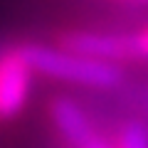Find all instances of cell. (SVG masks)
Masks as SVG:
<instances>
[{"instance_id":"2","label":"cell","mask_w":148,"mask_h":148,"mask_svg":"<svg viewBox=\"0 0 148 148\" xmlns=\"http://www.w3.org/2000/svg\"><path fill=\"white\" fill-rule=\"evenodd\" d=\"M32 89V69L25 64L20 52L0 57V119L17 116L27 104Z\"/></svg>"},{"instance_id":"6","label":"cell","mask_w":148,"mask_h":148,"mask_svg":"<svg viewBox=\"0 0 148 148\" xmlns=\"http://www.w3.org/2000/svg\"><path fill=\"white\" fill-rule=\"evenodd\" d=\"M77 148H114V146H109V143H106L104 138H101L99 133L94 131V133H91L89 138H86V141H82V143H79Z\"/></svg>"},{"instance_id":"1","label":"cell","mask_w":148,"mask_h":148,"mask_svg":"<svg viewBox=\"0 0 148 148\" xmlns=\"http://www.w3.org/2000/svg\"><path fill=\"white\" fill-rule=\"evenodd\" d=\"M25 64L32 69V74H45L59 82H72L82 86H94V89H109L119 84L121 72L114 62H101L84 54L69 52V49L45 47V45H27L17 49Z\"/></svg>"},{"instance_id":"3","label":"cell","mask_w":148,"mask_h":148,"mask_svg":"<svg viewBox=\"0 0 148 148\" xmlns=\"http://www.w3.org/2000/svg\"><path fill=\"white\" fill-rule=\"evenodd\" d=\"M64 49L84 54L101 62H116V59L138 57L136 40L123 35H101V32H69L62 37Z\"/></svg>"},{"instance_id":"5","label":"cell","mask_w":148,"mask_h":148,"mask_svg":"<svg viewBox=\"0 0 148 148\" xmlns=\"http://www.w3.org/2000/svg\"><path fill=\"white\" fill-rule=\"evenodd\" d=\"M114 148H148V131L141 123H128L119 133V143Z\"/></svg>"},{"instance_id":"4","label":"cell","mask_w":148,"mask_h":148,"mask_svg":"<svg viewBox=\"0 0 148 148\" xmlns=\"http://www.w3.org/2000/svg\"><path fill=\"white\" fill-rule=\"evenodd\" d=\"M52 119H54L57 131L62 133L74 148L94 133V128H91L86 114L74 104V101H69V99H57L52 104Z\"/></svg>"},{"instance_id":"7","label":"cell","mask_w":148,"mask_h":148,"mask_svg":"<svg viewBox=\"0 0 148 148\" xmlns=\"http://www.w3.org/2000/svg\"><path fill=\"white\" fill-rule=\"evenodd\" d=\"M133 40H136V52H138V57H148V30H143L141 35H136Z\"/></svg>"},{"instance_id":"8","label":"cell","mask_w":148,"mask_h":148,"mask_svg":"<svg viewBox=\"0 0 148 148\" xmlns=\"http://www.w3.org/2000/svg\"><path fill=\"white\" fill-rule=\"evenodd\" d=\"M136 3H148V0H136Z\"/></svg>"}]
</instances>
